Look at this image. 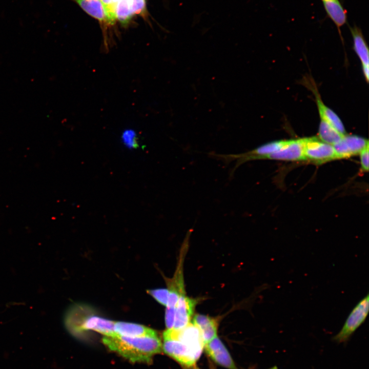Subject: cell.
<instances>
[{"label": "cell", "instance_id": "21", "mask_svg": "<svg viewBox=\"0 0 369 369\" xmlns=\"http://www.w3.org/2000/svg\"><path fill=\"white\" fill-rule=\"evenodd\" d=\"M134 15L146 16L147 15L146 0H130Z\"/></svg>", "mask_w": 369, "mask_h": 369}, {"label": "cell", "instance_id": "17", "mask_svg": "<svg viewBox=\"0 0 369 369\" xmlns=\"http://www.w3.org/2000/svg\"><path fill=\"white\" fill-rule=\"evenodd\" d=\"M134 15L130 0H119L116 8V18L126 25Z\"/></svg>", "mask_w": 369, "mask_h": 369}, {"label": "cell", "instance_id": "8", "mask_svg": "<svg viewBox=\"0 0 369 369\" xmlns=\"http://www.w3.org/2000/svg\"><path fill=\"white\" fill-rule=\"evenodd\" d=\"M197 303L196 299L187 297L184 293L180 295L175 307L173 330L179 331L190 322Z\"/></svg>", "mask_w": 369, "mask_h": 369}, {"label": "cell", "instance_id": "9", "mask_svg": "<svg viewBox=\"0 0 369 369\" xmlns=\"http://www.w3.org/2000/svg\"><path fill=\"white\" fill-rule=\"evenodd\" d=\"M204 348L208 355L218 364L228 369H238L227 348L217 336L205 344Z\"/></svg>", "mask_w": 369, "mask_h": 369}, {"label": "cell", "instance_id": "15", "mask_svg": "<svg viewBox=\"0 0 369 369\" xmlns=\"http://www.w3.org/2000/svg\"><path fill=\"white\" fill-rule=\"evenodd\" d=\"M89 15L99 20L106 22V17L101 0H73Z\"/></svg>", "mask_w": 369, "mask_h": 369}, {"label": "cell", "instance_id": "25", "mask_svg": "<svg viewBox=\"0 0 369 369\" xmlns=\"http://www.w3.org/2000/svg\"><path fill=\"white\" fill-rule=\"evenodd\" d=\"M195 369H199L198 367H196V366L194 367Z\"/></svg>", "mask_w": 369, "mask_h": 369}, {"label": "cell", "instance_id": "7", "mask_svg": "<svg viewBox=\"0 0 369 369\" xmlns=\"http://www.w3.org/2000/svg\"><path fill=\"white\" fill-rule=\"evenodd\" d=\"M338 158L350 157L360 154L368 146V141L357 135H345L337 144L333 145Z\"/></svg>", "mask_w": 369, "mask_h": 369}, {"label": "cell", "instance_id": "5", "mask_svg": "<svg viewBox=\"0 0 369 369\" xmlns=\"http://www.w3.org/2000/svg\"><path fill=\"white\" fill-rule=\"evenodd\" d=\"M304 154L305 160L317 164L339 159L333 145L316 137L304 138Z\"/></svg>", "mask_w": 369, "mask_h": 369}, {"label": "cell", "instance_id": "14", "mask_svg": "<svg viewBox=\"0 0 369 369\" xmlns=\"http://www.w3.org/2000/svg\"><path fill=\"white\" fill-rule=\"evenodd\" d=\"M349 28L353 39L354 49L362 67L368 66V49L361 29L356 25L349 26Z\"/></svg>", "mask_w": 369, "mask_h": 369}, {"label": "cell", "instance_id": "20", "mask_svg": "<svg viewBox=\"0 0 369 369\" xmlns=\"http://www.w3.org/2000/svg\"><path fill=\"white\" fill-rule=\"evenodd\" d=\"M148 292L160 304L167 306L169 291L167 289H158L148 290Z\"/></svg>", "mask_w": 369, "mask_h": 369}, {"label": "cell", "instance_id": "11", "mask_svg": "<svg viewBox=\"0 0 369 369\" xmlns=\"http://www.w3.org/2000/svg\"><path fill=\"white\" fill-rule=\"evenodd\" d=\"M192 322L200 331L204 344L217 336L218 322L216 319L197 314L193 317Z\"/></svg>", "mask_w": 369, "mask_h": 369}, {"label": "cell", "instance_id": "2", "mask_svg": "<svg viewBox=\"0 0 369 369\" xmlns=\"http://www.w3.org/2000/svg\"><path fill=\"white\" fill-rule=\"evenodd\" d=\"M78 318L67 312L65 318L67 329L74 335H77L88 330L100 333L105 336H113L115 322L93 314L79 315Z\"/></svg>", "mask_w": 369, "mask_h": 369}, {"label": "cell", "instance_id": "24", "mask_svg": "<svg viewBox=\"0 0 369 369\" xmlns=\"http://www.w3.org/2000/svg\"><path fill=\"white\" fill-rule=\"evenodd\" d=\"M269 369H278L277 367L276 366H274Z\"/></svg>", "mask_w": 369, "mask_h": 369}, {"label": "cell", "instance_id": "12", "mask_svg": "<svg viewBox=\"0 0 369 369\" xmlns=\"http://www.w3.org/2000/svg\"><path fill=\"white\" fill-rule=\"evenodd\" d=\"M114 329L117 335L126 337H141L157 334L144 325L125 322H115Z\"/></svg>", "mask_w": 369, "mask_h": 369}, {"label": "cell", "instance_id": "22", "mask_svg": "<svg viewBox=\"0 0 369 369\" xmlns=\"http://www.w3.org/2000/svg\"><path fill=\"white\" fill-rule=\"evenodd\" d=\"M361 170L364 172L368 170V146L365 148L360 153Z\"/></svg>", "mask_w": 369, "mask_h": 369}, {"label": "cell", "instance_id": "16", "mask_svg": "<svg viewBox=\"0 0 369 369\" xmlns=\"http://www.w3.org/2000/svg\"><path fill=\"white\" fill-rule=\"evenodd\" d=\"M318 135L320 140L333 146L338 142L344 136L322 119L320 120Z\"/></svg>", "mask_w": 369, "mask_h": 369}, {"label": "cell", "instance_id": "18", "mask_svg": "<svg viewBox=\"0 0 369 369\" xmlns=\"http://www.w3.org/2000/svg\"><path fill=\"white\" fill-rule=\"evenodd\" d=\"M119 1L101 0L108 24L114 25L117 20L116 8Z\"/></svg>", "mask_w": 369, "mask_h": 369}, {"label": "cell", "instance_id": "19", "mask_svg": "<svg viewBox=\"0 0 369 369\" xmlns=\"http://www.w3.org/2000/svg\"><path fill=\"white\" fill-rule=\"evenodd\" d=\"M123 144L128 148L135 149L138 146L137 135L132 129L125 130L121 135Z\"/></svg>", "mask_w": 369, "mask_h": 369}, {"label": "cell", "instance_id": "23", "mask_svg": "<svg viewBox=\"0 0 369 369\" xmlns=\"http://www.w3.org/2000/svg\"><path fill=\"white\" fill-rule=\"evenodd\" d=\"M362 69L363 71V73L364 74L365 78L366 80V81L368 82V66H364L362 67Z\"/></svg>", "mask_w": 369, "mask_h": 369}, {"label": "cell", "instance_id": "3", "mask_svg": "<svg viewBox=\"0 0 369 369\" xmlns=\"http://www.w3.org/2000/svg\"><path fill=\"white\" fill-rule=\"evenodd\" d=\"M162 350L169 356L186 367H195L199 357L187 344L178 339L171 329L163 333Z\"/></svg>", "mask_w": 369, "mask_h": 369}, {"label": "cell", "instance_id": "1", "mask_svg": "<svg viewBox=\"0 0 369 369\" xmlns=\"http://www.w3.org/2000/svg\"><path fill=\"white\" fill-rule=\"evenodd\" d=\"M103 343L111 351L116 352L132 362H149L152 357L161 353L162 345L158 334L141 337H131L115 335L105 336Z\"/></svg>", "mask_w": 369, "mask_h": 369}, {"label": "cell", "instance_id": "13", "mask_svg": "<svg viewBox=\"0 0 369 369\" xmlns=\"http://www.w3.org/2000/svg\"><path fill=\"white\" fill-rule=\"evenodd\" d=\"M321 1L328 17L337 26L342 39L340 28L346 23V10L343 8L339 0H321Z\"/></svg>", "mask_w": 369, "mask_h": 369}, {"label": "cell", "instance_id": "6", "mask_svg": "<svg viewBox=\"0 0 369 369\" xmlns=\"http://www.w3.org/2000/svg\"><path fill=\"white\" fill-rule=\"evenodd\" d=\"M304 138L285 140L283 145L277 151L268 155L266 159L299 161L305 160Z\"/></svg>", "mask_w": 369, "mask_h": 369}, {"label": "cell", "instance_id": "4", "mask_svg": "<svg viewBox=\"0 0 369 369\" xmlns=\"http://www.w3.org/2000/svg\"><path fill=\"white\" fill-rule=\"evenodd\" d=\"M369 310V295L363 297L354 308L341 330L333 337L338 343L347 341L365 321Z\"/></svg>", "mask_w": 369, "mask_h": 369}, {"label": "cell", "instance_id": "10", "mask_svg": "<svg viewBox=\"0 0 369 369\" xmlns=\"http://www.w3.org/2000/svg\"><path fill=\"white\" fill-rule=\"evenodd\" d=\"M308 82L306 86L314 94L321 119L326 121L341 134L345 135L342 122L336 113L323 104L314 81Z\"/></svg>", "mask_w": 369, "mask_h": 369}]
</instances>
